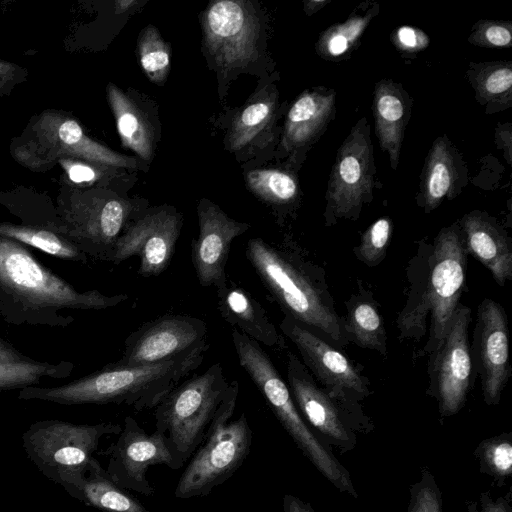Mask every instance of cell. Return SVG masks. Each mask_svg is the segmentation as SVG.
Wrapping results in <instances>:
<instances>
[{
    "mask_svg": "<svg viewBox=\"0 0 512 512\" xmlns=\"http://www.w3.org/2000/svg\"><path fill=\"white\" fill-rule=\"evenodd\" d=\"M182 225V215L169 206L139 215L117 240L107 261L117 265L137 256L141 276H158L172 260Z\"/></svg>",
    "mask_w": 512,
    "mask_h": 512,
    "instance_id": "obj_13",
    "label": "cell"
},
{
    "mask_svg": "<svg viewBox=\"0 0 512 512\" xmlns=\"http://www.w3.org/2000/svg\"><path fill=\"white\" fill-rule=\"evenodd\" d=\"M369 150L364 141L351 142L344 148L337 165L331 194L334 212L345 216L360 204L370 184L368 175Z\"/></svg>",
    "mask_w": 512,
    "mask_h": 512,
    "instance_id": "obj_23",
    "label": "cell"
},
{
    "mask_svg": "<svg viewBox=\"0 0 512 512\" xmlns=\"http://www.w3.org/2000/svg\"><path fill=\"white\" fill-rule=\"evenodd\" d=\"M231 338L239 365L304 456L338 491L357 498L349 471L309 428L269 355L261 345L236 329L232 330Z\"/></svg>",
    "mask_w": 512,
    "mask_h": 512,
    "instance_id": "obj_5",
    "label": "cell"
},
{
    "mask_svg": "<svg viewBox=\"0 0 512 512\" xmlns=\"http://www.w3.org/2000/svg\"><path fill=\"white\" fill-rule=\"evenodd\" d=\"M15 71V67L11 63L0 60V85L8 80Z\"/></svg>",
    "mask_w": 512,
    "mask_h": 512,
    "instance_id": "obj_45",
    "label": "cell"
},
{
    "mask_svg": "<svg viewBox=\"0 0 512 512\" xmlns=\"http://www.w3.org/2000/svg\"><path fill=\"white\" fill-rule=\"evenodd\" d=\"M229 382L220 363L173 388L154 408L155 430L164 436L176 470L205 441Z\"/></svg>",
    "mask_w": 512,
    "mask_h": 512,
    "instance_id": "obj_6",
    "label": "cell"
},
{
    "mask_svg": "<svg viewBox=\"0 0 512 512\" xmlns=\"http://www.w3.org/2000/svg\"><path fill=\"white\" fill-rule=\"evenodd\" d=\"M59 163L66 171L68 178L74 183H93L100 177L99 171L88 162L67 158L60 159Z\"/></svg>",
    "mask_w": 512,
    "mask_h": 512,
    "instance_id": "obj_38",
    "label": "cell"
},
{
    "mask_svg": "<svg viewBox=\"0 0 512 512\" xmlns=\"http://www.w3.org/2000/svg\"><path fill=\"white\" fill-rule=\"evenodd\" d=\"M246 180L250 189L258 197L269 203H287L291 201L297 193V185L294 179L279 170H253L247 174Z\"/></svg>",
    "mask_w": 512,
    "mask_h": 512,
    "instance_id": "obj_32",
    "label": "cell"
},
{
    "mask_svg": "<svg viewBox=\"0 0 512 512\" xmlns=\"http://www.w3.org/2000/svg\"><path fill=\"white\" fill-rule=\"evenodd\" d=\"M258 19L243 1L213 2L203 16L204 43L217 65L236 68L257 55Z\"/></svg>",
    "mask_w": 512,
    "mask_h": 512,
    "instance_id": "obj_16",
    "label": "cell"
},
{
    "mask_svg": "<svg viewBox=\"0 0 512 512\" xmlns=\"http://www.w3.org/2000/svg\"><path fill=\"white\" fill-rule=\"evenodd\" d=\"M127 299L78 291L23 244L0 236V317L9 324L64 328L75 322L69 311L105 310Z\"/></svg>",
    "mask_w": 512,
    "mask_h": 512,
    "instance_id": "obj_1",
    "label": "cell"
},
{
    "mask_svg": "<svg viewBox=\"0 0 512 512\" xmlns=\"http://www.w3.org/2000/svg\"><path fill=\"white\" fill-rule=\"evenodd\" d=\"M138 2L136 0H118L115 2L116 12L118 14L124 13L131 9Z\"/></svg>",
    "mask_w": 512,
    "mask_h": 512,
    "instance_id": "obj_46",
    "label": "cell"
},
{
    "mask_svg": "<svg viewBox=\"0 0 512 512\" xmlns=\"http://www.w3.org/2000/svg\"><path fill=\"white\" fill-rule=\"evenodd\" d=\"M287 383L301 416L322 435L326 443L341 453L354 449L356 431H370L318 386L309 370L292 353L287 360Z\"/></svg>",
    "mask_w": 512,
    "mask_h": 512,
    "instance_id": "obj_11",
    "label": "cell"
},
{
    "mask_svg": "<svg viewBox=\"0 0 512 512\" xmlns=\"http://www.w3.org/2000/svg\"><path fill=\"white\" fill-rule=\"evenodd\" d=\"M0 236L63 260L87 263L88 257L58 232L41 225L0 222Z\"/></svg>",
    "mask_w": 512,
    "mask_h": 512,
    "instance_id": "obj_25",
    "label": "cell"
},
{
    "mask_svg": "<svg viewBox=\"0 0 512 512\" xmlns=\"http://www.w3.org/2000/svg\"><path fill=\"white\" fill-rule=\"evenodd\" d=\"M112 422L77 424L51 419L32 423L22 435L27 457L49 480L59 484L62 475L84 472L106 435L119 434Z\"/></svg>",
    "mask_w": 512,
    "mask_h": 512,
    "instance_id": "obj_8",
    "label": "cell"
},
{
    "mask_svg": "<svg viewBox=\"0 0 512 512\" xmlns=\"http://www.w3.org/2000/svg\"><path fill=\"white\" fill-rule=\"evenodd\" d=\"M238 392V381L229 382L205 441L179 478L174 491L176 498L207 496L228 480L247 458L253 435L247 417L242 413L231 420Z\"/></svg>",
    "mask_w": 512,
    "mask_h": 512,
    "instance_id": "obj_7",
    "label": "cell"
},
{
    "mask_svg": "<svg viewBox=\"0 0 512 512\" xmlns=\"http://www.w3.org/2000/svg\"><path fill=\"white\" fill-rule=\"evenodd\" d=\"M208 341L188 353L152 364L109 363L101 370L56 387L29 386L19 400L61 405L123 404L136 411L154 409L164 397L203 362Z\"/></svg>",
    "mask_w": 512,
    "mask_h": 512,
    "instance_id": "obj_3",
    "label": "cell"
},
{
    "mask_svg": "<svg viewBox=\"0 0 512 512\" xmlns=\"http://www.w3.org/2000/svg\"><path fill=\"white\" fill-rule=\"evenodd\" d=\"M140 65L154 83L163 82L170 69V51L154 26L145 27L137 43Z\"/></svg>",
    "mask_w": 512,
    "mask_h": 512,
    "instance_id": "obj_31",
    "label": "cell"
},
{
    "mask_svg": "<svg viewBox=\"0 0 512 512\" xmlns=\"http://www.w3.org/2000/svg\"><path fill=\"white\" fill-rule=\"evenodd\" d=\"M413 260L415 275L397 327L399 338L420 341L429 316V336L422 352L431 360L444 343L465 284L467 250L460 231L442 230L433 245Z\"/></svg>",
    "mask_w": 512,
    "mask_h": 512,
    "instance_id": "obj_2",
    "label": "cell"
},
{
    "mask_svg": "<svg viewBox=\"0 0 512 512\" xmlns=\"http://www.w3.org/2000/svg\"><path fill=\"white\" fill-rule=\"evenodd\" d=\"M273 115V102L259 99L247 105L234 119L229 134L228 147L237 151L252 142L264 130Z\"/></svg>",
    "mask_w": 512,
    "mask_h": 512,
    "instance_id": "obj_30",
    "label": "cell"
},
{
    "mask_svg": "<svg viewBox=\"0 0 512 512\" xmlns=\"http://www.w3.org/2000/svg\"><path fill=\"white\" fill-rule=\"evenodd\" d=\"M450 164L444 144H437L431 154L426 181L425 202L429 208L437 205L449 190L452 180Z\"/></svg>",
    "mask_w": 512,
    "mask_h": 512,
    "instance_id": "obj_34",
    "label": "cell"
},
{
    "mask_svg": "<svg viewBox=\"0 0 512 512\" xmlns=\"http://www.w3.org/2000/svg\"><path fill=\"white\" fill-rule=\"evenodd\" d=\"M246 257L271 297L289 316L338 346L348 336L343 319L313 268L291 248L273 245L260 237L246 245Z\"/></svg>",
    "mask_w": 512,
    "mask_h": 512,
    "instance_id": "obj_4",
    "label": "cell"
},
{
    "mask_svg": "<svg viewBox=\"0 0 512 512\" xmlns=\"http://www.w3.org/2000/svg\"><path fill=\"white\" fill-rule=\"evenodd\" d=\"M207 342V325L197 317L169 314L144 323L124 342L119 365L136 366L169 360Z\"/></svg>",
    "mask_w": 512,
    "mask_h": 512,
    "instance_id": "obj_17",
    "label": "cell"
},
{
    "mask_svg": "<svg viewBox=\"0 0 512 512\" xmlns=\"http://www.w3.org/2000/svg\"><path fill=\"white\" fill-rule=\"evenodd\" d=\"M279 327L296 346L305 367L322 388L371 431L373 423L360 406V402L371 394L369 380L345 354L291 317L284 316Z\"/></svg>",
    "mask_w": 512,
    "mask_h": 512,
    "instance_id": "obj_10",
    "label": "cell"
},
{
    "mask_svg": "<svg viewBox=\"0 0 512 512\" xmlns=\"http://www.w3.org/2000/svg\"><path fill=\"white\" fill-rule=\"evenodd\" d=\"M133 214V204L114 193H77L60 205L58 233L87 257L107 261Z\"/></svg>",
    "mask_w": 512,
    "mask_h": 512,
    "instance_id": "obj_9",
    "label": "cell"
},
{
    "mask_svg": "<svg viewBox=\"0 0 512 512\" xmlns=\"http://www.w3.org/2000/svg\"><path fill=\"white\" fill-rule=\"evenodd\" d=\"M331 106V99L305 94L290 108L284 132V144L294 147L308 141L324 120Z\"/></svg>",
    "mask_w": 512,
    "mask_h": 512,
    "instance_id": "obj_27",
    "label": "cell"
},
{
    "mask_svg": "<svg viewBox=\"0 0 512 512\" xmlns=\"http://www.w3.org/2000/svg\"><path fill=\"white\" fill-rule=\"evenodd\" d=\"M106 471L120 487L144 496H152L154 488L147 479L151 466H172L166 440L158 431L148 434L131 416L124 419L118 438L105 451Z\"/></svg>",
    "mask_w": 512,
    "mask_h": 512,
    "instance_id": "obj_14",
    "label": "cell"
},
{
    "mask_svg": "<svg viewBox=\"0 0 512 512\" xmlns=\"http://www.w3.org/2000/svg\"><path fill=\"white\" fill-rule=\"evenodd\" d=\"M377 127L382 144L392 153L396 152L399 141L400 121L404 108L401 100L390 93H383L377 99Z\"/></svg>",
    "mask_w": 512,
    "mask_h": 512,
    "instance_id": "obj_33",
    "label": "cell"
},
{
    "mask_svg": "<svg viewBox=\"0 0 512 512\" xmlns=\"http://www.w3.org/2000/svg\"><path fill=\"white\" fill-rule=\"evenodd\" d=\"M31 359L18 351L10 342L0 338V365L17 364Z\"/></svg>",
    "mask_w": 512,
    "mask_h": 512,
    "instance_id": "obj_41",
    "label": "cell"
},
{
    "mask_svg": "<svg viewBox=\"0 0 512 512\" xmlns=\"http://www.w3.org/2000/svg\"><path fill=\"white\" fill-rule=\"evenodd\" d=\"M362 24L360 21L352 23V25H348L343 27L342 31L334 34L328 43V50L330 54L334 56L341 55L344 53L349 45V39H354L358 33L360 32Z\"/></svg>",
    "mask_w": 512,
    "mask_h": 512,
    "instance_id": "obj_39",
    "label": "cell"
},
{
    "mask_svg": "<svg viewBox=\"0 0 512 512\" xmlns=\"http://www.w3.org/2000/svg\"><path fill=\"white\" fill-rule=\"evenodd\" d=\"M512 85V71L501 68L489 75L485 82L486 90L491 94H499L508 90Z\"/></svg>",
    "mask_w": 512,
    "mask_h": 512,
    "instance_id": "obj_40",
    "label": "cell"
},
{
    "mask_svg": "<svg viewBox=\"0 0 512 512\" xmlns=\"http://www.w3.org/2000/svg\"><path fill=\"white\" fill-rule=\"evenodd\" d=\"M470 319L471 309L459 304L442 347L428 361L430 394L437 400L441 417L453 416L463 408L472 384Z\"/></svg>",
    "mask_w": 512,
    "mask_h": 512,
    "instance_id": "obj_12",
    "label": "cell"
},
{
    "mask_svg": "<svg viewBox=\"0 0 512 512\" xmlns=\"http://www.w3.org/2000/svg\"><path fill=\"white\" fill-rule=\"evenodd\" d=\"M283 512H316L310 503L292 494L283 497Z\"/></svg>",
    "mask_w": 512,
    "mask_h": 512,
    "instance_id": "obj_43",
    "label": "cell"
},
{
    "mask_svg": "<svg viewBox=\"0 0 512 512\" xmlns=\"http://www.w3.org/2000/svg\"><path fill=\"white\" fill-rule=\"evenodd\" d=\"M398 38L400 43L407 48H415L418 45V35L411 27H401L398 30Z\"/></svg>",
    "mask_w": 512,
    "mask_h": 512,
    "instance_id": "obj_44",
    "label": "cell"
},
{
    "mask_svg": "<svg viewBox=\"0 0 512 512\" xmlns=\"http://www.w3.org/2000/svg\"><path fill=\"white\" fill-rule=\"evenodd\" d=\"M221 317L259 345L282 349L284 341L263 306L229 278L216 289Z\"/></svg>",
    "mask_w": 512,
    "mask_h": 512,
    "instance_id": "obj_20",
    "label": "cell"
},
{
    "mask_svg": "<svg viewBox=\"0 0 512 512\" xmlns=\"http://www.w3.org/2000/svg\"><path fill=\"white\" fill-rule=\"evenodd\" d=\"M107 99L114 115L122 145L143 160L153 154V132L136 104L116 85H107Z\"/></svg>",
    "mask_w": 512,
    "mask_h": 512,
    "instance_id": "obj_24",
    "label": "cell"
},
{
    "mask_svg": "<svg viewBox=\"0 0 512 512\" xmlns=\"http://www.w3.org/2000/svg\"><path fill=\"white\" fill-rule=\"evenodd\" d=\"M199 234L192 242L191 258L202 287L223 286L225 268L233 240L250 225L230 218L219 206L203 199L197 208Z\"/></svg>",
    "mask_w": 512,
    "mask_h": 512,
    "instance_id": "obj_19",
    "label": "cell"
},
{
    "mask_svg": "<svg viewBox=\"0 0 512 512\" xmlns=\"http://www.w3.org/2000/svg\"><path fill=\"white\" fill-rule=\"evenodd\" d=\"M344 327L349 341L386 355V332L384 322L374 302L357 297L348 304Z\"/></svg>",
    "mask_w": 512,
    "mask_h": 512,
    "instance_id": "obj_26",
    "label": "cell"
},
{
    "mask_svg": "<svg viewBox=\"0 0 512 512\" xmlns=\"http://www.w3.org/2000/svg\"><path fill=\"white\" fill-rule=\"evenodd\" d=\"M32 131L36 139L32 152L38 151L40 154V158L35 161L37 165L41 161L67 158L115 168H131L136 165L134 158L94 141L85 134L76 120L59 112H43L34 123Z\"/></svg>",
    "mask_w": 512,
    "mask_h": 512,
    "instance_id": "obj_18",
    "label": "cell"
},
{
    "mask_svg": "<svg viewBox=\"0 0 512 512\" xmlns=\"http://www.w3.org/2000/svg\"><path fill=\"white\" fill-rule=\"evenodd\" d=\"M59 484L73 498L102 512H150L120 487L92 457L84 472L62 475Z\"/></svg>",
    "mask_w": 512,
    "mask_h": 512,
    "instance_id": "obj_21",
    "label": "cell"
},
{
    "mask_svg": "<svg viewBox=\"0 0 512 512\" xmlns=\"http://www.w3.org/2000/svg\"><path fill=\"white\" fill-rule=\"evenodd\" d=\"M481 473L499 486L512 475V433L503 432L479 443L473 452Z\"/></svg>",
    "mask_w": 512,
    "mask_h": 512,
    "instance_id": "obj_29",
    "label": "cell"
},
{
    "mask_svg": "<svg viewBox=\"0 0 512 512\" xmlns=\"http://www.w3.org/2000/svg\"><path fill=\"white\" fill-rule=\"evenodd\" d=\"M409 495L406 512H443L441 489L427 467L421 469L419 480L410 485Z\"/></svg>",
    "mask_w": 512,
    "mask_h": 512,
    "instance_id": "obj_36",
    "label": "cell"
},
{
    "mask_svg": "<svg viewBox=\"0 0 512 512\" xmlns=\"http://www.w3.org/2000/svg\"><path fill=\"white\" fill-rule=\"evenodd\" d=\"M391 233V222L387 218L378 219L366 230L359 245L354 248L357 258L367 266L378 265L385 257Z\"/></svg>",
    "mask_w": 512,
    "mask_h": 512,
    "instance_id": "obj_35",
    "label": "cell"
},
{
    "mask_svg": "<svg viewBox=\"0 0 512 512\" xmlns=\"http://www.w3.org/2000/svg\"><path fill=\"white\" fill-rule=\"evenodd\" d=\"M74 364L69 361L57 363L29 361L0 365V393L37 386L44 379H65L72 374Z\"/></svg>",
    "mask_w": 512,
    "mask_h": 512,
    "instance_id": "obj_28",
    "label": "cell"
},
{
    "mask_svg": "<svg viewBox=\"0 0 512 512\" xmlns=\"http://www.w3.org/2000/svg\"><path fill=\"white\" fill-rule=\"evenodd\" d=\"M463 237L471 253L492 274L498 285L512 278V250L503 230L480 216L469 215L463 220Z\"/></svg>",
    "mask_w": 512,
    "mask_h": 512,
    "instance_id": "obj_22",
    "label": "cell"
},
{
    "mask_svg": "<svg viewBox=\"0 0 512 512\" xmlns=\"http://www.w3.org/2000/svg\"><path fill=\"white\" fill-rule=\"evenodd\" d=\"M467 512H512L511 492L494 499L490 491L479 494L477 499L466 502Z\"/></svg>",
    "mask_w": 512,
    "mask_h": 512,
    "instance_id": "obj_37",
    "label": "cell"
},
{
    "mask_svg": "<svg viewBox=\"0 0 512 512\" xmlns=\"http://www.w3.org/2000/svg\"><path fill=\"white\" fill-rule=\"evenodd\" d=\"M470 353L473 374L480 378L484 401L495 406L500 402L511 366L507 315L492 299H484L478 306Z\"/></svg>",
    "mask_w": 512,
    "mask_h": 512,
    "instance_id": "obj_15",
    "label": "cell"
},
{
    "mask_svg": "<svg viewBox=\"0 0 512 512\" xmlns=\"http://www.w3.org/2000/svg\"><path fill=\"white\" fill-rule=\"evenodd\" d=\"M487 40L495 46H505L511 41L509 30L502 26H490L485 32Z\"/></svg>",
    "mask_w": 512,
    "mask_h": 512,
    "instance_id": "obj_42",
    "label": "cell"
}]
</instances>
